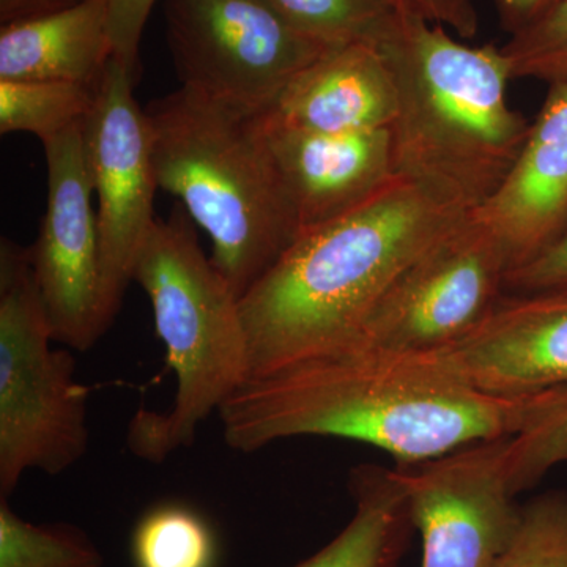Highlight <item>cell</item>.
I'll return each instance as SVG.
<instances>
[{
  "instance_id": "cell-1",
  "label": "cell",
  "mask_w": 567,
  "mask_h": 567,
  "mask_svg": "<svg viewBox=\"0 0 567 567\" xmlns=\"http://www.w3.org/2000/svg\"><path fill=\"white\" fill-rule=\"evenodd\" d=\"M527 402L481 393L436 352L349 350L251 377L218 416L224 442L240 453L293 436H336L417 465L518 434Z\"/></svg>"
},
{
  "instance_id": "cell-2",
  "label": "cell",
  "mask_w": 567,
  "mask_h": 567,
  "mask_svg": "<svg viewBox=\"0 0 567 567\" xmlns=\"http://www.w3.org/2000/svg\"><path fill=\"white\" fill-rule=\"evenodd\" d=\"M468 213L395 177L298 235L240 298L248 379L352 349L395 279Z\"/></svg>"
},
{
  "instance_id": "cell-3",
  "label": "cell",
  "mask_w": 567,
  "mask_h": 567,
  "mask_svg": "<svg viewBox=\"0 0 567 567\" xmlns=\"http://www.w3.org/2000/svg\"><path fill=\"white\" fill-rule=\"evenodd\" d=\"M379 47L398 91L395 175L476 212L513 171L532 126L507 103L513 74L502 48L468 47L398 11Z\"/></svg>"
},
{
  "instance_id": "cell-4",
  "label": "cell",
  "mask_w": 567,
  "mask_h": 567,
  "mask_svg": "<svg viewBox=\"0 0 567 567\" xmlns=\"http://www.w3.org/2000/svg\"><path fill=\"white\" fill-rule=\"evenodd\" d=\"M159 189L212 240V262L238 298L300 235L276 175L262 114L181 87L147 107Z\"/></svg>"
},
{
  "instance_id": "cell-5",
  "label": "cell",
  "mask_w": 567,
  "mask_h": 567,
  "mask_svg": "<svg viewBox=\"0 0 567 567\" xmlns=\"http://www.w3.org/2000/svg\"><path fill=\"white\" fill-rule=\"evenodd\" d=\"M133 281L151 300L177 391L169 412L136 413L128 445L137 457L163 462L192 446L200 425L248 380V336L240 298L204 252L182 204L169 218L156 219Z\"/></svg>"
},
{
  "instance_id": "cell-6",
  "label": "cell",
  "mask_w": 567,
  "mask_h": 567,
  "mask_svg": "<svg viewBox=\"0 0 567 567\" xmlns=\"http://www.w3.org/2000/svg\"><path fill=\"white\" fill-rule=\"evenodd\" d=\"M31 248L0 240V498L24 473L55 476L87 454L89 395L70 350L52 349Z\"/></svg>"
},
{
  "instance_id": "cell-7",
  "label": "cell",
  "mask_w": 567,
  "mask_h": 567,
  "mask_svg": "<svg viewBox=\"0 0 567 567\" xmlns=\"http://www.w3.org/2000/svg\"><path fill=\"white\" fill-rule=\"evenodd\" d=\"M164 17L182 87L252 114L334 50L298 31L274 0H164Z\"/></svg>"
},
{
  "instance_id": "cell-8",
  "label": "cell",
  "mask_w": 567,
  "mask_h": 567,
  "mask_svg": "<svg viewBox=\"0 0 567 567\" xmlns=\"http://www.w3.org/2000/svg\"><path fill=\"white\" fill-rule=\"evenodd\" d=\"M509 268L494 230L468 213L402 271L349 350L432 353L456 344L506 293Z\"/></svg>"
},
{
  "instance_id": "cell-9",
  "label": "cell",
  "mask_w": 567,
  "mask_h": 567,
  "mask_svg": "<svg viewBox=\"0 0 567 567\" xmlns=\"http://www.w3.org/2000/svg\"><path fill=\"white\" fill-rule=\"evenodd\" d=\"M140 71L112 59L82 122L85 156L96 196L104 309L114 323L133 282L134 267L158 216L147 114L134 96Z\"/></svg>"
},
{
  "instance_id": "cell-10",
  "label": "cell",
  "mask_w": 567,
  "mask_h": 567,
  "mask_svg": "<svg viewBox=\"0 0 567 567\" xmlns=\"http://www.w3.org/2000/svg\"><path fill=\"white\" fill-rule=\"evenodd\" d=\"M511 436L472 443L424 464L398 465L410 518L423 540L421 567H494L513 543L522 505Z\"/></svg>"
},
{
  "instance_id": "cell-11",
  "label": "cell",
  "mask_w": 567,
  "mask_h": 567,
  "mask_svg": "<svg viewBox=\"0 0 567 567\" xmlns=\"http://www.w3.org/2000/svg\"><path fill=\"white\" fill-rule=\"evenodd\" d=\"M47 212L31 246L33 274L54 342L91 350L107 330L102 246L82 123L43 144Z\"/></svg>"
},
{
  "instance_id": "cell-12",
  "label": "cell",
  "mask_w": 567,
  "mask_h": 567,
  "mask_svg": "<svg viewBox=\"0 0 567 567\" xmlns=\"http://www.w3.org/2000/svg\"><path fill=\"white\" fill-rule=\"evenodd\" d=\"M436 353L465 383L495 398L567 386V293L506 292L472 333Z\"/></svg>"
},
{
  "instance_id": "cell-13",
  "label": "cell",
  "mask_w": 567,
  "mask_h": 567,
  "mask_svg": "<svg viewBox=\"0 0 567 567\" xmlns=\"http://www.w3.org/2000/svg\"><path fill=\"white\" fill-rule=\"evenodd\" d=\"M265 140L300 234L352 212L382 192L394 173L390 128L311 133L262 115Z\"/></svg>"
},
{
  "instance_id": "cell-14",
  "label": "cell",
  "mask_w": 567,
  "mask_h": 567,
  "mask_svg": "<svg viewBox=\"0 0 567 567\" xmlns=\"http://www.w3.org/2000/svg\"><path fill=\"white\" fill-rule=\"evenodd\" d=\"M524 267L567 227V82L551 84L513 171L475 212Z\"/></svg>"
},
{
  "instance_id": "cell-15",
  "label": "cell",
  "mask_w": 567,
  "mask_h": 567,
  "mask_svg": "<svg viewBox=\"0 0 567 567\" xmlns=\"http://www.w3.org/2000/svg\"><path fill=\"white\" fill-rule=\"evenodd\" d=\"M395 114L393 71L379 43H352L301 70L262 115L284 128L349 133L390 128Z\"/></svg>"
},
{
  "instance_id": "cell-16",
  "label": "cell",
  "mask_w": 567,
  "mask_h": 567,
  "mask_svg": "<svg viewBox=\"0 0 567 567\" xmlns=\"http://www.w3.org/2000/svg\"><path fill=\"white\" fill-rule=\"evenodd\" d=\"M114 59L110 0H82L0 25V81L96 85Z\"/></svg>"
},
{
  "instance_id": "cell-17",
  "label": "cell",
  "mask_w": 567,
  "mask_h": 567,
  "mask_svg": "<svg viewBox=\"0 0 567 567\" xmlns=\"http://www.w3.org/2000/svg\"><path fill=\"white\" fill-rule=\"evenodd\" d=\"M352 520L322 550L295 567H399L410 529L401 470L361 465L350 473Z\"/></svg>"
},
{
  "instance_id": "cell-18",
  "label": "cell",
  "mask_w": 567,
  "mask_h": 567,
  "mask_svg": "<svg viewBox=\"0 0 567 567\" xmlns=\"http://www.w3.org/2000/svg\"><path fill=\"white\" fill-rule=\"evenodd\" d=\"M96 87L62 81H0V133H29L41 144L91 114Z\"/></svg>"
},
{
  "instance_id": "cell-19",
  "label": "cell",
  "mask_w": 567,
  "mask_h": 567,
  "mask_svg": "<svg viewBox=\"0 0 567 567\" xmlns=\"http://www.w3.org/2000/svg\"><path fill=\"white\" fill-rule=\"evenodd\" d=\"M132 561L134 567H216L218 543L196 509L163 503L134 525Z\"/></svg>"
},
{
  "instance_id": "cell-20",
  "label": "cell",
  "mask_w": 567,
  "mask_h": 567,
  "mask_svg": "<svg viewBox=\"0 0 567 567\" xmlns=\"http://www.w3.org/2000/svg\"><path fill=\"white\" fill-rule=\"evenodd\" d=\"M100 548L69 522L32 524L0 498V567H103Z\"/></svg>"
},
{
  "instance_id": "cell-21",
  "label": "cell",
  "mask_w": 567,
  "mask_h": 567,
  "mask_svg": "<svg viewBox=\"0 0 567 567\" xmlns=\"http://www.w3.org/2000/svg\"><path fill=\"white\" fill-rule=\"evenodd\" d=\"M298 31L328 48L377 43L395 13L386 0H274Z\"/></svg>"
},
{
  "instance_id": "cell-22",
  "label": "cell",
  "mask_w": 567,
  "mask_h": 567,
  "mask_svg": "<svg viewBox=\"0 0 567 567\" xmlns=\"http://www.w3.org/2000/svg\"><path fill=\"white\" fill-rule=\"evenodd\" d=\"M513 476L518 494L567 462V386L528 398L520 432L513 435Z\"/></svg>"
},
{
  "instance_id": "cell-23",
  "label": "cell",
  "mask_w": 567,
  "mask_h": 567,
  "mask_svg": "<svg viewBox=\"0 0 567 567\" xmlns=\"http://www.w3.org/2000/svg\"><path fill=\"white\" fill-rule=\"evenodd\" d=\"M494 567H567V492L547 491L522 505L516 536Z\"/></svg>"
},
{
  "instance_id": "cell-24",
  "label": "cell",
  "mask_w": 567,
  "mask_h": 567,
  "mask_svg": "<svg viewBox=\"0 0 567 567\" xmlns=\"http://www.w3.org/2000/svg\"><path fill=\"white\" fill-rule=\"evenodd\" d=\"M499 48L513 80L567 82V0Z\"/></svg>"
},
{
  "instance_id": "cell-25",
  "label": "cell",
  "mask_w": 567,
  "mask_h": 567,
  "mask_svg": "<svg viewBox=\"0 0 567 567\" xmlns=\"http://www.w3.org/2000/svg\"><path fill=\"white\" fill-rule=\"evenodd\" d=\"M506 292L567 293V227L546 251L539 254L532 262L507 274Z\"/></svg>"
},
{
  "instance_id": "cell-26",
  "label": "cell",
  "mask_w": 567,
  "mask_h": 567,
  "mask_svg": "<svg viewBox=\"0 0 567 567\" xmlns=\"http://www.w3.org/2000/svg\"><path fill=\"white\" fill-rule=\"evenodd\" d=\"M156 0H110V32L114 58L140 71L142 33Z\"/></svg>"
},
{
  "instance_id": "cell-27",
  "label": "cell",
  "mask_w": 567,
  "mask_h": 567,
  "mask_svg": "<svg viewBox=\"0 0 567 567\" xmlns=\"http://www.w3.org/2000/svg\"><path fill=\"white\" fill-rule=\"evenodd\" d=\"M394 11L453 29L462 39L480 31V17L473 0H386Z\"/></svg>"
},
{
  "instance_id": "cell-28",
  "label": "cell",
  "mask_w": 567,
  "mask_h": 567,
  "mask_svg": "<svg viewBox=\"0 0 567 567\" xmlns=\"http://www.w3.org/2000/svg\"><path fill=\"white\" fill-rule=\"evenodd\" d=\"M499 25L511 37L535 24L561 0H492Z\"/></svg>"
},
{
  "instance_id": "cell-29",
  "label": "cell",
  "mask_w": 567,
  "mask_h": 567,
  "mask_svg": "<svg viewBox=\"0 0 567 567\" xmlns=\"http://www.w3.org/2000/svg\"><path fill=\"white\" fill-rule=\"evenodd\" d=\"M82 0H0V25L76 6Z\"/></svg>"
}]
</instances>
